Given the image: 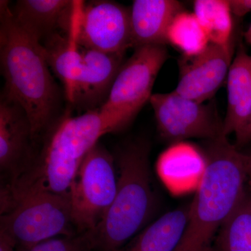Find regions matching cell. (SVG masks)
Returning <instances> with one entry per match:
<instances>
[{"mask_svg":"<svg viewBox=\"0 0 251 251\" xmlns=\"http://www.w3.org/2000/svg\"><path fill=\"white\" fill-rule=\"evenodd\" d=\"M167 41L186 57L201 53L210 44L209 36L194 13L184 11L173 19L167 34Z\"/></svg>","mask_w":251,"mask_h":251,"instance_id":"20","label":"cell"},{"mask_svg":"<svg viewBox=\"0 0 251 251\" xmlns=\"http://www.w3.org/2000/svg\"><path fill=\"white\" fill-rule=\"evenodd\" d=\"M150 103L158 133L166 141L179 143L191 138L212 140L224 136V120L214 103H199L175 91L153 94Z\"/></svg>","mask_w":251,"mask_h":251,"instance_id":"8","label":"cell"},{"mask_svg":"<svg viewBox=\"0 0 251 251\" xmlns=\"http://www.w3.org/2000/svg\"><path fill=\"white\" fill-rule=\"evenodd\" d=\"M231 13L237 17H243L251 12V0H228Z\"/></svg>","mask_w":251,"mask_h":251,"instance_id":"22","label":"cell"},{"mask_svg":"<svg viewBox=\"0 0 251 251\" xmlns=\"http://www.w3.org/2000/svg\"><path fill=\"white\" fill-rule=\"evenodd\" d=\"M150 148L143 140L127 144L117 152L116 196L101 222L90 231L97 251H114L126 244L146 224L154 209Z\"/></svg>","mask_w":251,"mask_h":251,"instance_id":"4","label":"cell"},{"mask_svg":"<svg viewBox=\"0 0 251 251\" xmlns=\"http://www.w3.org/2000/svg\"><path fill=\"white\" fill-rule=\"evenodd\" d=\"M210 251H251V196L247 191L220 227Z\"/></svg>","mask_w":251,"mask_h":251,"instance_id":"18","label":"cell"},{"mask_svg":"<svg viewBox=\"0 0 251 251\" xmlns=\"http://www.w3.org/2000/svg\"><path fill=\"white\" fill-rule=\"evenodd\" d=\"M79 43L85 49L125 54L132 48L130 8L108 0L84 3Z\"/></svg>","mask_w":251,"mask_h":251,"instance_id":"9","label":"cell"},{"mask_svg":"<svg viewBox=\"0 0 251 251\" xmlns=\"http://www.w3.org/2000/svg\"><path fill=\"white\" fill-rule=\"evenodd\" d=\"M0 63L2 94L25 111L36 141L59 118L61 94L42 46L20 27L4 0L0 1Z\"/></svg>","mask_w":251,"mask_h":251,"instance_id":"1","label":"cell"},{"mask_svg":"<svg viewBox=\"0 0 251 251\" xmlns=\"http://www.w3.org/2000/svg\"><path fill=\"white\" fill-rule=\"evenodd\" d=\"M115 159L98 143L81 163L69 192L78 233L95 229L113 202L117 189Z\"/></svg>","mask_w":251,"mask_h":251,"instance_id":"7","label":"cell"},{"mask_svg":"<svg viewBox=\"0 0 251 251\" xmlns=\"http://www.w3.org/2000/svg\"><path fill=\"white\" fill-rule=\"evenodd\" d=\"M184 11L176 0H135L130 11L132 48L168 44L167 34L173 19Z\"/></svg>","mask_w":251,"mask_h":251,"instance_id":"16","label":"cell"},{"mask_svg":"<svg viewBox=\"0 0 251 251\" xmlns=\"http://www.w3.org/2000/svg\"><path fill=\"white\" fill-rule=\"evenodd\" d=\"M250 143H251V122L248 126L247 129L243 133L242 137L237 141H236L235 146L238 148V147L244 146V145Z\"/></svg>","mask_w":251,"mask_h":251,"instance_id":"24","label":"cell"},{"mask_svg":"<svg viewBox=\"0 0 251 251\" xmlns=\"http://www.w3.org/2000/svg\"><path fill=\"white\" fill-rule=\"evenodd\" d=\"M16 244L11 238L0 232V251H16Z\"/></svg>","mask_w":251,"mask_h":251,"instance_id":"23","label":"cell"},{"mask_svg":"<svg viewBox=\"0 0 251 251\" xmlns=\"http://www.w3.org/2000/svg\"><path fill=\"white\" fill-rule=\"evenodd\" d=\"M227 105L223 133L242 137L251 122V55L240 45L227 77Z\"/></svg>","mask_w":251,"mask_h":251,"instance_id":"15","label":"cell"},{"mask_svg":"<svg viewBox=\"0 0 251 251\" xmlns=\"http://www.w3.org/2000/svg\"><path fill=\"white\" fill-rule=\"evenodd\" d=\"M82 48V67L74 103L85 112L99 110L108 100L125 54H109Z\"/></svg>","mask_w":251,"mask_h":251,"instance_id":"12","label":"cell"},{"mask_svg":"<svg viewBox=\"0 0 251 251\" xmlns=\"http://www.w3.org/2000/svg\"><path fill=\"white\" fill-rule=\"evenodd\" d=\"M168 58L166 46H141L122 64L107 101L99 111L111 119L117 132L134 120L152 96L158 73Z\"/></svg>","mask_w":251,"mask_h":251,"instance_id":"6","label":"cell"},{"mask_svg":"<svg viewBox=\"0 0 251 251\" xmlns=\"http://www.w3.org/2000/svg\"><path fill=\"white\" fill-rule=\"evenodd\" d=\"M244 160L247 179L251 186V153H244Z\"/></svg>","mask_w":251,"mask_h":251,"instance_id":"25","label":"cell"},{"mask_svg":"<svg viewBox=\"0 0 251 251\" xmlns=\"http://www.w3.org/2000/svg\"><path fill=\"white\" fill-rule=\"evenodd\" d=\"M30 122L19 104L1 94L0 99V168L9 181L29 169L35 157Z\"/></svg>","mask_w":251,"mask_h":251,"instance_id":"11","label":"cell"},{"mask_svg":"<svg viewBox=\"0 0 251 251\" xmlns=\"http://www.w3.org/2000/svg\"><path fill=\"white\" fill-rule=\"evenodd\" d=\"M0 232L27 250L46 240L78 234L69 195L8 183L1 189Z\"/></svg>","mask_w":251,"mask_h":251,"instance_id":"5","label":"cell"},{"mask_svg":"<svg viewBox=\"0 0 251 251\" xmlns=\"http://www.w3.org/2000/svg\"><path fill=\"white\" fill-rule=\"evenodd\" d=\"M25 251H97L90 231L72 237H61L39 243Z\"/></svg>","mask_w":251,"mask_h":251,"instance_id":"21","label":"cell"},{"mask_svg":"<svg viewBox=\"0 0 251 251\" xmlns=\"http://www.w3.org/2000/svg\"><path fill=\"white\" fill-rule=\"evenodd\" d=\"M189 205L169 211L114 251H175L187 224Z\"/></svg>","mask_w":251,"mask_h":251,"instance_id":"17","label":"cell"},{"mask_svg":"<svg viewBox=\"0 0 251 251\" xmlns=\"http://www.w3.org/2000/svg\"><path fill=\"white\" fill-rule=\"evenodd\" d=\"M234 57V38L226 45L210 43L197 55H183L179 59V79L175 92L199 103H205L227 80Z\"/></svg>","mask_w":251,"mask_h":251,"instance_id":"10","label":"cell"},{"mask_svg":"<svg viewBox=\"0 0 251 251\" xmlns=\"http://www.w3.org/2000/svg\"><path fill=\"white\" fill-rule=\"evenodd\" d=\"M206 141L202 179L175 251H210L220 227L247 191L244 153L226 137Z\"/></svg>","mask_w":251,"mask_h":251,"instance_id":"2","label":"cell"},{"mask_svg":"<svg viewBox=\"0 0 251 251\" xmlns=\"http://www.w3.org/2000/svg\"><path fill=\"white\" fill-rule=\"evenodd\" d=\"M117 132L110 118L99 110L59 117L45 133L41 151L14 182L57 194H69L86 155L107 133Z\"/></svg>","mask_w":251,"mask_h":251,"instance_id":"3","label":"cell"},{"mask_svg":"<svg viewBox=\"0 0 251 251\" xmlns=\"http://www.w3.org/2000/svg\"><path fill=\"white\" fill-rule=\"evenodd\" d=\"M194 14L211 44L226 45L233 38V22L228 0H197Z\"/></svg>","mask_w":251,"mask_h":251,"instance_id":"19","label":"cell"},{"mask_svg":"<svg viewBox=\"0 0 251 251\" xmlns=\"http://www.w3.org/2000/svg\"><path fill=\"white\" fill-rule=\"evenodd\" d=\"M11 10L23 31L42 45L56 34L69 31L74 0H18Z\"/></svg>","mask_w":251,"mask_h":251,"instance_id":"14","label":"cell"},{"mask_svg":"<svg viewBox=\"0 0 251 251\" xmlns=\"http://www.w3.org/2000/svg\"><path fill=\"white\" fill-rule=\"evenodd\" d=\"M244 36L247 44L251 46V24L250 26H249V27L248 28L247 30L244 33Z\"/></svg>","mask_w":251,"mask_h":251,"instance_id":"26","label":"cell"},{"mask_svg":"<svg viewBox=\"0 0 251 251\" xmlns=\"http://www.w3.org/2000/svg\"><path fill=\"white\" fill-rule=\"evenodd\" d=\"M84 3L80 0H74L72 21L67 34H56L41 45L48 64L62 82L64 95L71 104L74 103L75 85L82 67L79 31Z\"/></svg>","mask_w":251,"mask_h":251,"instance_id":"13","label":"cell"}]
</instances>
